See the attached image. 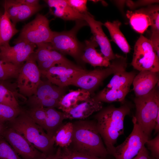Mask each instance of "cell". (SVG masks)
Instances as JSON below:
<instances>
[{"instance_id": "cell-42", "label": "cell", "mask_w": 159, "mask_h": 159, "mask_svg": "<svg viewBox=\"0 0 159 159\" xmlns=\"http://www.w3.org/2000/svg\"><path fill=\"white\" fill-rule=\"evenodd\" d=\"M21 4L27 6H35L39 5V1L37 0H17Z\"/></svg>"}, {"instance_id": "cell-30", "label": "cell", "mask_w": 159, "mask_h": 159, "mask_svg": "<svg viewBox=\"0 0 159 159\" xmlns=\"http://www.w3.org/2000/svg\"><path fill=\"white\" fill-rule=\"evenodd\" d=\"M20 108H16L0 103V123L4 124L16 117L21 112Z\"/></svg>"}, {"instance_id": "cell-35", "label": "cell", "mask_w": 159, "mask_h": 159, "mask_svg": "<svg viewBox=\"0 0 159 159\" xmlns=\"http://www.w3.org/2000/svg\"><path fill=\"white\" fill-rule=\"evenodd\" d=\"M62 153L69 159H105V158L80 153L68 147L64 148Z\"/></svg>"}, {"instance_id": "cell-16", "label": "cell", "mask_w": 159, "mask_h": 159, "mask_svg": "<svg viewBox=\"0 0 159 159\" xmlns=\"http://www.w3.org/2000/svg\"><path fill=\"white\" fill-rule=\"evenodd\" d=\"M102 108V102L91 97L69 110L63 112L65 119L83 120Z\"/></svg>"}, {"instance_id": "cell-29", "label": "cell", "mask_w": 159, "mask_h": 159, "mask_svg": "<svg viewBox=\"0 0 159 159\" xmlns=\"http://www.w3.org/2000/svg\"><path fill=\"white\" fill-rule=\"evenodd\" d=\"M23 64L17 65L0 60V80L8 81L11 79H17Z\"/></svg>"}, {"instance_id": "cell-36", "label": "cell", "mask_w": 159, "mask_h": 159, "mask_svg": "<svg viewBox=\"0 0 159 159\" xmlns=\"http://www.w3.org/2000/svg\"><path fill=\"white\" fill-rule=\"evenodd\" d=\"M148 149L151 152L152 157L156 159H159V133L151 140L148 139L146 144Z\"/></svg>"}, {"instance_id": "cell-44", "label": "cell", "mask_w": 159, "mask_h": 159, "mask_svg": "<svg viewBox=\"0 0 159 159\" xmlns=\"http://www.w3.org/2000/svg\"><path fill=\"white\" fill-rule=\"evenodd\" d=\"M61 159H69L66 156L64 155L63 154L62 156Z\"/></svg>"}, {"instance_id": "cell-24", "label": "cell", "mask_w": 159, "mask_h": 159, "mask_svg": "<svg viewBox=\"0 0 159 159\" xmlns=\"http://www.w3.org/2000/svg\"><path fill=\"white\" fill-rule=\"evenodd\" d=\"M130 90V88L116 89L105 87L93 97L102 102H123Z\"/></svg>"}, {"instance_id": "cell-7", "label": "cell", "mask_w": 159, "mask_h": 159, "mask_svg": "<svg viewBox=\"0 0 159 159\" xmlns=\"http://www.w3.org/2000/svg\"><path fill=\"white\" fill-rule=\"evenodd\" d=\"M131 64L139 71L159 72V57L150 40L142 35L135 43Z\"/></svg>"}, {"instance_id": "cell-41", "label": "cell", "mask_w": 159, "mask_h": 159, "mask_svg": "<svg viewBox=\"0 0 159 159\" xmlns=\"http://www.w3.org/2000/svg\"><path fill=\"white\" fill-rule=\"evenodd\" d=\"M62 156V151L60 148H59L56 152L52 153L45 157H41L36 159H61Z\"/></svg>"}, {"instance_id": "cell-4", "label": "cell", "mask_w": 159, "mask_h": 159, "mask_svg": "<svg viewBox=\"0 0 159 159\" xmlns=\"http://www.w3.org/2000/svg\"><path fill=\"white\" fill-rule=\"evenodd\" d=\"M158 84L149 93L136 97L134 100L136 108L135 117L137 122L149 138L154 130L156 118L159 114V91Z\"/></svg>"}, {"instance_id": "cell-40", "label": "cell", "mask_w": 159, "mask_h": 159, "mask_svg": "<svg viewBox=\"0 0 159 159\" xmlns=\"http://www.w3.org/2000/svg\"><path fill=\"white\" fill-rule=\"evenodd\" d=\"M150 157L148 149L144 146L132 159H149Z\"/></svg>"}, {"instance_id": "cell-45", "label": "cell", "mask_w": 159, "mask_h": 159, "mask_svg": "<svg viewBox=\"0 0 159 159\" xmlns=\"http://www.w3.org/2000/svg\"><path fill=\"white\" fill-rule=\"evenodd\" d=\"M2 14H3L0 11V19H1V17Z\"/></svg>"}, {"instance_id": "cell-6", "label": "cell", "mask_w": 159, "mask_h": 159, "mask_svg": "<svg viewBox=\"0 0 159 159\" xmlns=\"http://www.w3.org/2000/svg\"><path fill=\"white\" fill-rule=\"evenodd\" d=\"M110 65L105 68H98L87 70L78 77L72 84V85L90 92L96 89L104 79L117 71L127 67L126 58L116 54Z\"/></svg>"}, {"instance_id": "cell-39", "label": "cell", "mask_w": 159, "mask_h": 159, "mask_svg": "<svg viewBox=\"0 0 159 159\" xmlns=\"http://www.w3.org/2000/svg\"><path fill=\"white\" fill-rule=\"evenodd\" d=\"M157 55L159 57V33H151L150 39Z\"/></svg>"}, {"instance_id": "cell-8", "label": "cell", "mask_w": 159, "mask_h": 159, "mask_svg": "<svg viewBox=\"0 0 159 159\" xmlns=\"http://www.w3.org/2000/svg\"><path fill=\"white\" fill-rule=\"evenodd\" d=\"M54 31L50 29L49 20L45 16L38 14L32 21L23 27L14 43L24 41L36 45L50 43Z\"/></svg>"}, {"instance_id": "cell-23", "label": "cell", "mask_w": 159, "mask_h": 159, "mask_svg": "<svg viewBox=\"0 0 159 159\" xmlns=\"http://www.w3.org/2000/svg\"><path fill=\"white\" fill-rule=\"evenodd\" d=\"M121 23L118 20L112 22L107 21L103 25L107 29L112 41L124 53L127 54L131 48L125 37L120 29Z\"/></svg>"}, {"instance_id": "cell-17", "label": "cell", "mask_w": 159, "mask_h": 159, "mask_svg": "<svg viewBox=\"0 0 159 159\" xmlns=\"http://www.w3.org/2000/svg\"><path fill=\"white\" fill-rule=\"evenodd\" d=\"M50 14L65 21L84 20V14H81L70 6L66 0H47Z\"/></svg>"}, {"instance_id": "cell-10", "label": "cell", "mask_w": 159, "mask_h": 159, "mask_svg": "<svg viewBox=\"0 0 159 159\" xmlns=\"http://www.w3.org/2000/svg\"><path fill=\"white\" fill-rule=\"evenodd\" d=\"M41 76L33 53L22 65L16 79L19 93L28 98L34 94L41 80Z\"/></svg>"}, {"instance_id": "cell-15", "label": "cell", "mask_w": 159, "mask_h": 159, "mask_svg": "<svg viewBox=\"0 0 159 159\" xmlns=\"http://www.w3.org/2000/svg\"><path fill=\"white\" fill-rule=\"evenodd\" d=\"M84 20L90 26L92 36L100 47L101 53L109 61L114 59L116 54H114L110 41L103 30L102 26L103 24L96 20L89 12L84 14Z\"/></svg>"}, {"instance_id": "cell-32", "label": "cell", "mask_w": 159, "mask_h": 159, "mask_svg": "<svg viewBox=\"0 0 159 159\" xmlns=\"http://www.w3.org/2000/svg\"><path fill=\"white\" fill-rule=\"evenodd\" d=\"M42 6L39 5L31 6L20 4L19 13L15 21V24L20 21L25 20L35 13L39 11Z\"/></svg>"}, {"instance_id": "cell-21", "label": "cell", "mask_w": 159, "mask_h": 159, "mask_svg": "<svg viewBox=\"0 0 159 159\" xmlns=\"http://www.w3.org/2000/svg\"><path fill=\"white\" fill-rule=\"evenodd\" d=\"M46 116L42 128L50 137L54 138L57 130L65 119L63 112L53 107L45 108Z\"/></svg>"}, {"instance_id": "cell-14", "label": "cell", "mask_w": 159, "mask_h": 159, "mask_svg": "<svg viewBox=\"0 0 159 159\" xmlns=\"http://www.w3.org/2000/svg\"><path fill=\"white\" fill-rule=\"evenodd\" d=\"M36 45L22 41L13 46L9 45L0 47V60L17 65L24 64L34 52Z\"/></svg>"}, {"instance_id": "cell-22", "label": "cell", "mask_w": 159, "mask_h": 159, "mask_svg": "<svg viewBox=\"0 0 159 159\" xmlns=\"http://www.w3.org/2000/svg\"><path fill=\"white\" fill-rule=\"evenodd\" d=\"M126 15L132 28L139 33L143 34L151 26L150 19L145 8L134 11L128 10Z\"/></svg>"}, {"instance_id": "cell-3", "label": "cell", "mask_w": 159, "mask_h": 159, "mask_svg": "<svg viewBox=\"0 0 159 159\" xmlns=\"http://www.w3.org/2000/svg\"><path fill=\"white\" fill-rule=\"evenodd\" d=\"M9 123V126L23 136L38 150L48 155L52 154L54 144V138L50 137L44 129L36 123L25 110Z\"/></svg>"}, {"instance_id": "cell-13", "label": "cell", "mask_w": 159, "mask_h": 159, "mask_svg": "<svg viewBox=\"0 0 159 159\" xmlns=\"http://www.w3.org/2000/svg\"><path fill=\"white\" fill-rule=\"evenodd\" d=\"M87 70L82 67H74L63 65H56L46 71L41 72L52 84L62 87L71 85L80 75Z\"/></svg>"}, {"instance_id": "cell-46", "label": "cell", "mask_w": 159, "mask_h": 159, "mask_svg": "<svg viewBox=\"0 0 159 159\" xmlns=\"http://www.w3.org/2000/svg\"><path fill=\"white\" fill-rule=\"evenodd\" d=\"M149 159H155V158H153L152 157H150V158H149Z\"/></svg>"}, {"instance_id": "cell-2", "label": "cell", "mask_w": 159, "mask_h": 159, "mask_svg": "<svg viewBox=\"0 0 159 159\" xmlns=\"http://www.w3.org/2000/svg\"><path fill=\"white\" fill-rule=\"evenodd\" d=\"M72 150L78 152L105 158L108 154L97 129L95 120H80L72 122Z\"/></svg>"}, {"instance_id": "cell-19", "label": "cell", "mask_w": 159, "mask_h": 159, "mask_svg": "<svg viewBox=\"0 0 159 159\" xmlns=\"http://www.w3.org/2000/svg\"><path fill=\"white\" fill-rule=\"evenodd\" d=\"M84 44V51L81 57L83 63H88L94 67H106L110 65V61L96 49L98 45L93 36L90 39L86 40Z\"/></svg>"}, {"instance_id": "cell-43", "label": "cell", "mask_w": 159, "mask_h": 159, "mask_svg": "<svg viewBox=\"0 0 159 159\" xmlns=\"http://www.w3.org/2000/svg\"><path fill=\"white\" fill-rule=\"evenodd\" d=\"M4 124L0 123V138L2 136V134L5 128Z\"/></svg>"}, {"instance_id": "cell-11", "label": "cell", "mask_w": 159, "mask_h": 159, "mask_svg": "<svg viewBox=\"0 0 159 159\" xmlns=\"http://www.w3.org/2000/svg\"><path fill=\"white\" fill-rule=\"evenodd\" d=\"M132 121L133 127L132 132L122 143L115 146L111 154L114 159H132L149 139L137 123L135 116Z\"/></svg>"}, {"instance_id": "cell-31", "label": "cell", "mask_w": 159, "mask_h": 159, "mask_svg": "<svg viewBox=\"0 0 159 159\" xmlns=\"http://www.w3.org/2000/svg\"><path fill=\"white\" fill-rule=\"evenodd\" d=\"M0 159H23L2 136L0 138Z\"/></svg>"}, {"instance_id": "cell-27", "label": "cell", "mask_w": 159, "mask_h": 159, "mask_svg": "<svg viewBox=\"0 0 159 159\" xmlns=\"http://www.w3.org/2000/svg\"><path fill=\"white\" fill-rule=\"evenodd\" d=\"M8 82L5 81L0 83V103L14 108H20L17 98L20 94Z\"/></svg>"}, {"instance_id": "cell-1", "label": "cell", "mask_w": 159, "mask_h": 159, "mask_svg": "<svg viewBox=\"0 0 159 159\" xmlns=\"http://www.w3.org/2000/svg\"><path fill=\"white\" fill-rule=\"evenodd\" d=\"M130 107L123 103L118 107L112 105L102 108L94 116L97 130L108 154H111L119 137L124 134V121Z\"/></svg>"}, {"instance_id": "cell-26", "label": "cell", "mask_w": 159, "mask_h": 159, "mask_svg": "<svg viewBox=\"0 0 159 159\" xmlns=\"http://www.w3.org/2000/svg\"><path fill=\"white\" fill-rule=\"evenodd\" d=\"M19 31L4 10L0 21V47L9 45L10 39Z\"/></svg>"}, {"instance_id": "cell-18", "label": "cell", "mask_w": 159, "mask_h": 159, "mask_svg": "<svg viewBox=\"0 0 159 159\" xmlns=\"http://www.w3.org/2000/svg\"><path fill=\"white\" fill-rule=\"evenodd\" d=\"M158 72L148 71H140L132 84L136 97L146 95L152 90L159 82Z\"/></svg>"}, {"instance_id": "cell-37", "label": "cell", "mask_w": 159, "mask_h": 159, "mask_svg": "<svg viewBox=\"0 0 159 159\" xmlns=\"http://www.w3.org/2000/svg\"><path fill=\"white\" fill-rule=\"evenodd\" d=\"M67 3L79 13L85 14L88 12L86 0H66Z\"/></svg>"}, {"instance_id": "cell-20", "label": "cell", "mask_w": 159, "mask_h": 159, "mask_svg": "<svg viewBox=\"0 0 159 159\" xmlns=\"http://www.w3.org/2000/svg\"><path fill=\"white\" fill-rule=\"evenodd\" d=\"M91 94L90 92L81 89L71 90L60 99L58 108L62 112H67L91 97Z\"/></svg>"}, {"instance_id": "cell-28", "label": "cell", "mask_w": 159, "mask_h": 159, "mask_svg": "<svg viewBox=\"0 0 159 159\" xmlns=\"http://www.w3.org/2000/svg\"><path fill=\"white\" fill-rule=\"evenodd\" d=\"M73 127L72 122L62 124L57 131L54 136L55 143L60 147L67 148L72 141Z\"/></svg>"}, {"instance_id": "cell-33", "label": "cell", "mask_w": 159, "mask_h": 159, "mask_svg": "<svg viewBox=\"0 0 159 159\" xmlns=\"http://www.w3.org/2000/svg\"><path fill=\"white\" fill-rule=\"evenodd\" d=\"M145 9L151 21V33H159V6L149 5Z\"/></svg>"}, {"instance_id": "cell-25", "label": "cell", "mask_w": 159, "mask_h": 159, "mask_svg": "<svg viewBox=\"0 0 159 159\" xmlns=\"http://www.w3.org/2000/svg\"><path fill=\"white\" fill-rule=\"evenodd\" d=\"M126 68L121 69L114 74L113 77L106 87L116 89L130 88L136 73L134 72L126 71Z\"/></svg>"}, {"instance_id": "cell-5", "label": "cell", "mask_w": 159, "mask_h": 159, "mask_svg": "<svg viewBox=\"0 0 159 159\" xmlns=\"http://www.w3.org/2000/svg\"><path fill=\"white\" fill-rule=\"evenodd\" d=\"M75 21L74 26L69 31L54 32L50 43L53 49L63 55L71 56L80 64L83 63L81 57L85 45L78 40L77 34L81 28L88 24L83 20Z\"/></svg>"}, {"instance_id": "cell-38", "label": "cell", "mask_w": 159, "mask_h": 159, "mask_svg": "<svg viewBox=\"0 0 159 159\" xmlns=\"http://www.w3.org/2000/svg\"><path fill=\"white\" fill-rule=\"evenodd\" d=\"M159 1L156 0H142L133 2L132 1L127 2V6L131 9H132L140 6L150 4L154 3H158Z\"/></svg>"}, {"instance_id": "cell-34", "label": "cell", "mask_w": 159, "mask_h": 159, "mask_svg": "<svg viewBox=\"0 0 159 159\" xmlns=\"http://www.w3.org/2000/svg\"><path fill=\"white\" fill-rule=\"evenodd\" d=\"M25 111L34 122L42 127L46 116L45 107H37L29 108Z\"/></svg>"}, {"instance_id": "cell-12", "label": "cell", "mask_w": 159, "mask_h": 159, "mask_svg": "<svg viewBox=\"0 0 159 159\" xmlns=\"http://www.w3.org/2000/svg\"><path fill=\"white\" fill-rule=\"evenodd\" d=\"M2 136L23 159H36L47 155L36 148L23 136L9 126L5 127Z\"/></svg>"}, {"instance_id": "cell-9", "label": "cell", "mask_w": 159, "mask_h": 159, "mask_svg": "<svg viewBox=\"0 0 159 159\" xmlns=\"http://www.w3.org/2000/svg\"><path fill=\"white\" fill-rule=\"evenodd\" d=\"M65 94V87L54 85L47 79H41L36 93L28 98L26 103L29 108H58L60 99Z\"/></svg>"}]
</instances>
